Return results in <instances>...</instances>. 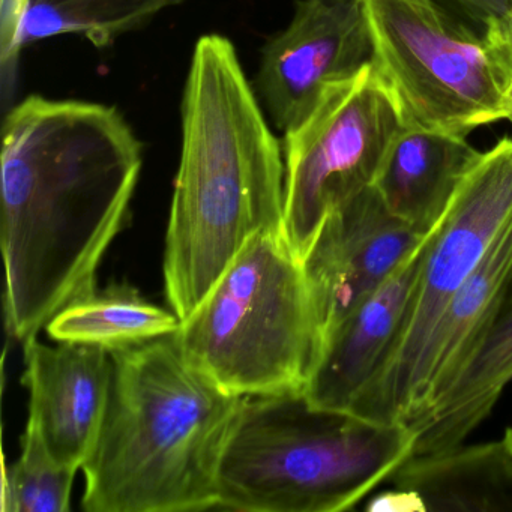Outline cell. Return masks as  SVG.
<instances>
[{
	"instance_id": "cell-24",
	"label": "cell",
	"mask_w": 512,
	"mask_h": 512,
	"mask_svg": "<svg viewBox=\"0 0 512 512\" xmlns=\"http://www.w3.org/2000/svg\"><path fill=\"white\" fill-rule=\"evenodd\" d=\"M503 440H505L506 446H508L509 451L512 454V427L506 430L505 436H503Z\"/></svg>"
},
{
	"instance_id": "cell-23",
	"label": "cell",
	"mask_w": 512,
	"mask_h": 512,
	"mask_svg": "<svg viewBox=\"0 0 512 512\" xmlns=\"http://www.w3.org/2000/svg\"><path fill=\"white\" fill-rule=\"evenodd\" d=\"M16 2L17 0H2V17L7 16V14L13 10Z\"/></svg>"
},
{
	"instance_id": "cell-1",
	"label": "cell",
	"mask_w": 512,
	"mask_h": 512,
	"mask_svg": "<svg viewBox=\"0 0 512 512\" xmlns=\"http://www.w3.org/2000/svg\"><path fill=\"white\" fill-rule=\"evenodd\" d=\"M142 166V143L113 107L29 97L8 113L0 238L10 337H37L97 290Z\"/></svg>"
},
{
	"instance_id": "cell-11",
	"label": "cell",
	"mask_w": 512,
	"mask_h": 512,
	"mask_svg": "<svg viewBox=\"0 0 512 512\" xmlns=\"http://www.w3.org/2000/svg\"><path fill=\"white\" fill-rule=\"evenodd\" d=\"M25 346L29 418L58 463L80 470L91 457L106 419L113 382L109 350L59 341L46 346L31 337Z\"/></svg>"
},
{
	"instance_id": "cell-17",
	"label": "cell",
	"mask_w": 512,
	"mask_h": 512,
	"mask_svg": "<svg viewBox=\"0 0 512 512\" xmlns=\"http://www.w3.org/2000/svg\"><path fill=\"white\" fill-rule=\"evenodd\" d=\"M179 4L181 0H17L2 17V58L7 62L22 47L67 34L107 47Z\"/></svg>"
},
{
	"instance_id": "cell-20",
	"label": "cell",
	"mask_w": 512,
	"mask_h": 512,
	"mask_svg": "<svg viewBox=\"0 0 512 512\" xmlns=\"http://www.w3.org/2000/svg\"><path fill=\"white\" fill-rule=\"evenodd\" d=\"M482 35L512 79V7L488 23Z\"/></svg>"
},
{
	"instance_id": "cell-22",
	"label": "cell",
	"mask_w": 512,
	"mask_h": 512,
	"mask_svg": "<svg viewBox=\"0 0 512 512\" xmlns=\"http://www.w3.org/2000/svg\"><path fill=\"white\" fill-rule=\"evenodd\" d=\"M505 119L512 124V82L509 86L508 97H506Z\"/></svg>"
},
{
	"instance_id": "cell-14",
	"label": "cell",
	"mask_w": 512,
	"mask_h": 512,
	"mask_svg": "<svg viewBox=\"0 0 512 512\" xmlns=\"http://www.w3.org/2000/svg\"><path fill=\"white\" fill-rule=\"evenodd\" d=\"M481 154L463 134L404 125L373 187L395 217L427 236Z\"/></svg>"
},
{
	"instance_id": "cell-3",
	"label": "cell",
	"mask_w": 512,
	"mask_h": 512,
	"mask_svg": "<svg viewBox=\"0 0 512 512\" xmlns=\"http://www.w3.org/2000/svg\"><path fill=\"white\" fill-rule=\"evenodd\" d=\"M110 353L112 391L82 467L83 509H217L218 469L245 397L197 371L173 335Z\"/></svg>"
},
{
	"instance_id": "cell-21",
	"label": "cell",
	"mask_w": 512,
	"mask_h": 512,
	"mask_svg": "<svg viewBox=\"0 0 512 512\" xmlns=\"http://www.w3.org/2000/svg\"><path fill=\"white\" fill-rule=\"evenodd\" d=\"M466 16L473 25H478L479 31L484 32L488 23L512 7V0H448Z\"/></svg>"
},
{
	"instance_id": "cell-9",
	"label": "cell",
	"mask_w": 512,
	"mask_h": 512,
	"mask_svg": "<svg viewBox=\"0 0 512 512\" xmlns=\"http://www.w3.org/2000/svg\"><path fill=\"white\" fill-rule=\"evenodd\" d=\"M373 61L362 0H298L292 22L263 49L257 92L287 133L313 112L329 86Z\"/></svg>"
},
{
	"instance_id": "cell-10",
	"label": "cell",
	"mask_w": 512,
	"mask_h": 512,
	"mask_svg": "<svg viewBox=\"0 0 512 512\" xmlns=\"http://www.w3.org/2000/svg\"><path fill=\"white\" fill-rule=\"evenodd\" d=\"M427 236L395 217L374 187L329 212L302 257L323 341Z\"/></svg>"
},
{
	"instance_id": "cell-12",
	"label": "cell",
	"mask_w": 512,
	"mask_h": 512,
	"mask_svg": "<svg viewBox=\"0 0 512 512\" xmlns=\"http://www.w3.org/2000/svg\"><path fill=\"white\" fill-rule=\"evenodd\" d=\"M427 239L326 335L319 362L304 389L314 406L349 412L379 376L409 319Z\"/></svg>"
},
{
	"instance_id": "cell-8",
	"label": "cell",
	"mask_w": 512,
	"mask_h": 512,
	"mask_svg": "<svg viewBox=\"0 0 512 512\" xmlns=\"http://www.w3.org/2000/svg\"><path fill=\"white\" fill-rule=\"evenodd\" d=\"M404 125L373 62L329 86L313 112L284 133V236L301 262L329 212L373 187Z\"/></svg>"
},
{
	"instance_id": "cell-7",
	"label": "cell",
	"mask_w": 512,
	"mask_h": 512,
	"mask_svg": "<svg viewBox=\"0 0 512 512\" xmlns=\"http://www.w3.org/2000/svg\"><path fill=\"white\" fill-rule=\"evenodd\" d=\"M512 220V139L481 154L428 235L409 319L397 349L349 412L380 422L409 424L424 398L431 335L452 296L469 280Z\"/></svg>"
},
{
	"instance_id": "cell-6",
	"label": "cell",
	"mask_w": 512,
	"mask_h": 512,
	"mask_svg": "<svg viewBox=\"0 0 512 512\" xmlns=\"http://www.w3.org/2000/svg\"><path fill=\"white\" fill-rule=\"evenodd\" d=\"M374 65L406 125L467 133L505 119L511 76L481 32L437 0H362Z\"/></svg>"
},
{
	"instance_id": "cell-5",
	"label": "cell",
	"mask_w": 512,
	"mask_h": 512,
	"mask_svg": "<svg viewBox=\"0 0 512 512\" xmlns=\"http://www.w3.org/2000/svg\"><path fill=\"white\" fill-rule=\"evenodd\" d=\"M173 338L230 394L304 391L323 334L304 266L284 233L251 236Z\"/></svg>"
},
{
	"instance_id": "cell-4",
	"label": "cell",
	"mask_w": 512,
	"mask_h": 512,
	"mask_svg": "<svg viewBox=\"0 0 512 512\" xmlns=\"http://www.w3.org/2000/svg\"><path fill=\"white\" fill-rule=\"evenodd\" d=\"M406 424L314 406L304 391L245 397L218 469L217 509H352L413 457Z\"/></svg>"
},
{
	"instance_id": "cell-16",
	"label": "cell",
	"mask_w": 512,
	"mask_h": 512,
	"mask_svg": "<svg viewBox=\"0 0 512 512\" xmlns=\"http://www.w3.org/2000/svg\"><path fill=\"white\" fill-rule=\"evenodd\" d=\"M511 268L512 220L469 280L452 296L431 335L425 359L424 398L416 415L448 386L472 352L496 310Z\"/></svg>"
},
{
	"instance_id": "cell-13",
	"label": "cell",
	"mask_w": 512,
	"mask_h": 512,
	"mask_svg": "<svg viewBox=\"0 0 512 512\" xmlns=\"http://www.w3.org/2000/svg\"><path fill=\"white\" fill-rule=\"evenodd\" d=\"M512 380V268L496 310L451 382L409 422L413 455L436 454L461 445L490 415Z\"/></svg>"
},
{
	"instance_id": "cell-19",
	"label": "cell",
	"mask_w": 512,
	"mask_h": 512,
	"mask_svg": "<svg viewBox=\"0 0 512 512\" xmlns=\"http://www.w3.org/2000/svg\"><path fill=\"white\" fill-rule=\"evenodd\" d=\"M79 470L58 463L50 454L40 428L28 418L22 454L5 469L4 511L67 512Z\"/></svg>"
},
{
	"instance_id": "cell-15",
	"label": "cell",
	"mask_w": 512,
	"mask_h": 512,
	"mask_svg": "<svg viewBox=\"0 0 512 512\" xmlns=\"http://www.w3.org/2000/svg\"><path fill=\"white\" fill-rule=\"evenodd\" d=\"M386 494L418 511L511 512L512 454L505 440L413 455Z\"/></svg>"
},
{
	"instance_id": "cell-2",
	"label": "cell",
	"mask_w": 512,
	"mask_h": 512,
	"mask_svg": "<svg viewBox=\"0 0 512 512\" xmlns=\"http://www.w3.org/2000/svg\"><path fill=\"white\" fill-rule=\"evenodd\" d=\"M283 148L235 47L197 41L182 98V152L164 253V289L179 319L193 313L245 242L284 233Z\"/></svg>"
},
{
	"instance_id": "cell-18",
	"label": "cell",
	"mask_w": 512,
	"mask_h": 512,
	"mask_svg": "<svg viewBox=\"0 0 512 512\" xmlns=\"http://www.w3.org/2000/svg\"><path fill=\"white\" fill-rule=\"evenodd\" d=\"M179 326L181 319L175 311L151 304L130 284H113L65 308L46 329L55 341L115 352L169 337Z\"/></svg>"
}]
</instances>
